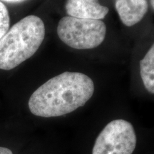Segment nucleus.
<instances>
[{
	"label": "nucleus",
	"mask_w": 154,
	"mask_h": 154,
	"mask_svg": "<svg viewBox=\"0 0 154 154\" xmlns=\"http://www.w3.org/2000/svg\"><path fill=\"white\" fill-rule=\"evenodd\" d=\"M94 92V84L89 76L79 72H63L50 79L32 94L29 109L37 116H61L84 106Z\"/></svg>",
	"instance_id": "1"
},
{
	"label": "nucleus",
	"mask_w": 154,
	"mask_h": 154,
	"mask_svg": "<svg viewBox=\"0 0 154 154\" xmlns=\"http://www.w3.org/2000/svg\"><path fill=\"white\" fill-rule=\"evenodd\" d=\"M45 36L41 18L27 16L13 25L0 38V69L16 68L35 54Z\"/></svg>",
	"instance_id": "2"
},
{
	"label": "nucleus",
	"mask_w": 154,
	"mask_h": 154,
	"mask_svg": "<svg viewBox=\"0 0 154 154\" xmlns=\"http://www.w3.org/2000/svg\"><path fill=\"white\" fill-rule=\"evenodd\" d=\"M106 26L101 20L63 17L59 22L57 34L65 44L76 49H91L104 41Z\"/></svg>",
	"instance_id": "3"
},
{
	"label": "nucleus",
	"mask_w": 154,
	"mask_h": 154,
	"mask_svg": "<svg viewBox=\"0 0 154 154\" xmlns=\"http://www.w3.org/2000/svg\"><path fill=\"white\" fill-rule=\"evenodd\" d=\"M136 146L133 125L124 119H116L109 123L96 138L92 154H132Z\"/></svg>",
	"instance_id": "4"
},
{
	"label": "nucleus",
	"mask_w": 154,
	"mask_h": 154,
	"mask_svg": "<svg viewBox=\"0 0 154 154\" xmlns=\"http://www.w3.org/2000/svg\"><path fill=\"white\" fill-rule=\"evenodd\" d=\"M69 16L80 19H104L109 8L100 5L99 0H66L65 5Z\"/></svg>",
	"instance_id": "5"
},
{
	"label": "nucleus",
	"mask_w": 154,
	"mask_h": 154,
	"mask_svg": "<svg viewBox=\"0 0 154 154\" xmlns=\"http://www.w3.org/2000/svg\"><path fill=\"white\" fill-rule=\"evenodd\" d=\"M115 7L123 24L132 26L143 18L149 5L147 0H115Z\"/></svg>",
	"instance_id": "6"
},
{
	"label": "nucleus",
	"mask_w": 154,
	"mask_h": 154,
	"mask_svg": "<svg viewBox=\"0 0 154 154\" xmlns=\"http://www.w3.org/2000/svg\"><path fill=\"white\" fill-rule=\"evenodd\" d=\"M140 74L146 90L154 94V44L140 61Z\"/></svg>",
	"instance_id": "7"
},
{
	"label": "nucleus",
	"mask_w": 154,
	"mask_h": 154,
	"mask_svg": "<svg viewBox=\"0 0 154 154\" xmlns=\"http://www.w3.org/2000/svg\"><path fill=\"white\" fill-rule=\"evenodd\" d=\"M10 26V18L8 9L0 1V38L8 32Z\"/></svg>",
	"instance_id": "8"
},
{
	"label": "nucleus",
	"mask_w": 154,
	"mask_h": 154,
	"mask_svg": "<svg viewBox=\"0 0 154 154\" xmlns=\"http://www.w3.org/2000/svg\"><path fill=\"white\" fill-rule=\"evenodd\" d=\"M0 154H13L10 149L5 147H0Z\"/></svg>",
	"instance_id": "9"
},
{
	"label": "nucleus",
	"mask_w": 154,
	"mask_h": 154,
	"mask_svg": "<svg viewBox=\"0 0 154 154\" xmlns=\"http://www.w3.org/2000/svg\"><path fill=\"white\" fill-rule=\"evenodd\" d=\"M0 1L5 2H7V3H13V4H15V3H21V2H23L26 1V0H0Z\"/></svg>",
	"instance_id": "10"
},
{
	"label": "nucleus",
	"mask_w": 154,
	"mask_h": 154,
	"mask_svg": "<svg viewBox=\"0 0 154 154\" xmlns=\"http://www.w3.org/2000/svg\"><path fill=\"white\" fill-rule=\"evenodd\" d=\"M151 1V5L152 6V7H153V10H154V0H150Z\"/></svg>",
	"instance_id": "11"
}]
</instances>
